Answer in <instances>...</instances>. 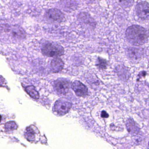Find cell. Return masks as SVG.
I'll use <instances>...</instances> for the list:
<instances>
[{"label": "cell", "mask_w": 149, "mask_h": 149, "mask_svg": "<svg viewBox=\"0 0 149 149\" xmlns=\"http://www.w3.org/2000/svg\"><path fill=\"white\" fill-rule=\"evenodd\" d=\"M38 133L39 131L37 128L34 125H32L26 129L25 132V137L29 142H34Z\"/></svg>", "instance_id": "obj_12"}, {"label": "cell", "mask_w": 149, "mask_h": 149, "mask_svg": "<svg viewBox=\"0 0 149 149\" xmlns=\"http://www.w3.org/2000/svg\"><path fill=\"white\" fill-rule=\"evenodd\" d=\"M17 127L18 126L16 123L14 121L8 122L5 125V130L8 133H10L12 132L17 130Z\"/></svg>", "instance_id": "obj_16"}, {"label": "cell", "mask_w": 149, "mask_h": 149, "mask_svg": "<svg viewBox=\"0 0 149 149\" xmlns=\"http://www.w3.org/2000/svg\"><path fill=\"white\" fill-rule=\"evenodd\" d=\"M146 72L145 71H141V72L138 75V78L137 79V81H139V79L141 78L142 77H145L146 76Z\"/></svg>", "instance_id": "obj_18"}, {"label": "cell", "mask_w": 149, "mask_h": 149, "mask_svg": "<svg viewBox=\"0 0 149 149\" xmlns=\"http://www.w3.org/2000/svg\"><path fill=\"white\" fill-rule=\"evenodd\" d=\"M46 19L52 23L60 24L66 20L64 14L59 9L52 8L46 12Z\"/></svg>", "instance_id": "obj_4"}, {"label": "cell", "mask_w": 149, "mask_h": 149, "mask_svg": "<svg viewBox=\"0 0 149 149\" xmlns=\"http://www.w3.org/2000/svg\"><path fill=\"white\" fill-rule=\"evenodd\" d=\"M41 49L44 55L54 58L62 56L65 52L61 45L54 42H47L42 45Z\"/></svg>", "instance_id": "obj_2"}, {"label": "cell", "mask_w": 149, "mask_h": 149, "mask_svg": "<svg viewBox=\"0 0 149 149\" xmlns=\"http://www.w3.org/2000/svg\"><path fill=\"white\" fill-rule=\"evenodd\" d=\"M72 104L64 100H59L55 103L54 111L59 115H64L71 109Z\"/></svg>", "instance_id": "obj_6"}, {"label": "cell", "mask_w": 149, "mask_h": 149, "mask_svg": "<svg viewBox=\"0 0 149 149\" xmlns=\"http://www.w3.org/2000/svg\"><path fill=\"white\" fill-rule=\"evenodd\" d=\"M149 4L146 1H141L136 6V12L139 18L143 20H149Z\"/></svg>", "instance_id": "obj_7"}, {"label": "cell", "mask_w": 149, "mask_h": 149, "mask_svg": "<svg viewBox=\"0 0 149 149\" xmlns=\"http://www.w3.org/2000/svg\"><path fill=\"white\" fill-rule=\"evenodd\" d=\"M125 36L132 45L139 47L147 42L148 33L146 29L141 26L133 25L127 29Z\"/></svg>", "instance_id": "obj_1"}, {"label": "cell", "mask_w": 149, "mask_h": 149, "mask_svg": "<svg viewBox=\"0 0 149 149\" xmlns=\"http://www.w3.org/2000/svg\"><path fill=\"white\" fill-rule=\"evenodd\" d=\"M108 62L105 59H103L101 57H97L96 66L99 70H103L106 69L108 66Z\"/></svg>", "instance_id": "obj_15"}, {"label": "cell", "mask_w": 149, "mask_h": 149, "mask_svg": "<svg viewBox=\"0 0 149 149\" xmlns=\"http://www.w3.org/2000/svg\"><path fill=\"white\" fill-rule=\"evenodd\" d=\"M77 19L82 27L88 30H94L97 23L91 15L86 12H81L77 15Z\"/></svg>", "instance_id": "obj_3"}, {"label": "cell", "mask_w": 149, "mask_h": 149, "mask_svg": "<svg viewBox=\"0 0 149 149\" xmlns=\"http://www.w3.org/2000/svg\"><path fill=\"white\" fill-rule=\"evenodd\" d=\"M64 65V63L61 58H55L52 60L50 64L51 71L54 73H59L63 69Z\"/></svg>", "instance_id": "obj_11"}, {"label": "cell", "mask_w": 149, "mask_h": 149, "mask_svg": "<svg viewBox=\"0 0 149 149\" xmlns=\"http://www.w3.org/2000/svg\"><path fill=\"white\" fill-rule=\"evenodd\" d=\"M109 114L104 111H103L101 113V116L103 118H107L109 117Z\"/></svg>", "instance_id": "obj_19"}, {"label": "cell", "mask_w": 149, "mask_h": 149, "mask_svg": "<svg viewBox=\"0 0 149 149\" xmlns=\"http://www.w3.org/2000/svg\"><path fill=\"white\" fill-rule=\"evenodd\" d=\"M26 91L27 93L33 98L35 99H38L40 97L39 93L36 90L34 86H29L26 87Z\"/></svg>", "instance_id": "obj_14"}, {"label": "cell", "mask_w": 149, "mask_h": 149, "mask_svg": "<svg viewBox=\"0 0 149 149\" xmlns=\"http://www.w3.org/2000/svg\"><path fill=\"white\" fill-rule=\"evenodd\" d=\"M116 72L120 80L126 81L130 77V70L128 68L123 65H118L116 68Z\"/></svg>", "instance_id": "obj_10"}, {"label": "cell", "mask_w": 149, "mask_h": 149, "mask_svg": "<svg viewBox=\"0 0 149 149\" xmlns=\"http://www.w3.org/2000/svg\"><path fill=\"white\" fill-rule=\"evenodd\" d=\"M1 115H0V122H1Z\"/></svg>", "instance_id": "obj_20"}, {"label": "cell", "mask_w": 149, "mask_h": 149, "mask_svg": "<svg viewBox=\"0 0 149 149\" xmlns=\"http://www.w3.org/2000/svg\"><path fill=\"white\" fill-rule=\"evenodd\" d=\"M119 5L123 7L127 8L133 5L134 1H118Z\"/></svg>", "instance_id": "obj_17"}, {"label": "cell", "mask_w": 149, "mask_h": 149, "mask_svg": "<svg viewBox=\"0 0 149 149\" xmlns=\"http://www.w3.org/2000/svg\"><path fill=\"white\" fill-rule=\"evenodd\" d=\"M71 87L77 96L84 97L88 95V88L80 81L76 80L73 82Z\"/></svg>", "instance_id": "obj_9"}, {"label": "cell", "mask_w": 149, "mask_h": 149, "mask_svg": "<svg viewBox=\"0 0 149 149\" xmlns=\"http://www.w3.org/2000/svg\"><path fill=\"white\" fill-rule=\"evenodd\" d=\"M126 127L128 132L132 135H137L139 132V128L132 119H128L126 122Z\"/></svg>", "instance_id": "obj_13"}, {"label": "cell", "mask_w": 149, "mask_h": 149, "mask_svg": "<svg viewBox=\"0 0 149 149\" xmlns=\"http://www.w3.org/2000/svg\"><path fill=\"white\" fill-rule=\"evenodd\" d=\"M125 54L128 59L132 61L137 62L140 61L144 54V51L142 48L129 47L126 49Z\"/></svg>", "instance_id": "obj_8"}, {"label": "cell", "mask_w": 149, "mask_h": 149, "mask_svg": "<svg viewBox=\"0 0 149 149\" xmlns=\"http://www.w3.org/2000/svg\"><path fill=\"white\" fill-rule=\"evenodd\" d=\"M70 81L66 78L57 79L54 83V87L56 92L60 95H65L68 92L70 86Z\"/></svg>", "instance_id": "obj_5"}]
</instances>
